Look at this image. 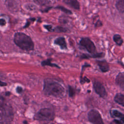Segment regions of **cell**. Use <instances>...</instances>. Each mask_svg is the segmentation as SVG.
Masks as SVG:
<instances>
[{
    "label": "cell",
    "instance_id": "cell-8",
    "mask_svg": "<svg viewBox=\"0 0 124 124\" xmlns=\"http://www.w3.org/2000/svg\"><path fill=\"white\" fill-rule=\"evenodd\" d=\"M63 2L71 8L75 10H79L80 4L78 0H62Z\"/></svg>",
    "mask_w": 124,
    "mask_h": 124
},
{
    "label": "cell",
    "instance_id": "cell-16",
    "mask_svg": "<svg viewBox=\"0 0 124 124\" xmlns=\"http://www.w3.org/2000/svg\"><path fill=\"white\" fill-rule=\"evenodd\" d=\"M117 9L121 13L124 12V0H118L116 3Z\"/></svg>",
    "mask_w": 124,
    "mask_h": 124
},
{
    "label": "cell",
    "instance_id": "cell-9",
    "mask_svg": "<svg viewBox=\"0 0 124 124\" xmlns=\"http://www.w3.org/2000/svg\"><path fill=\"white\" fill-rule=\"evenodd\" d=\"M54 43L59 46L62 49H66L67 48L65 39L63 37H59L57 38L54 40Z\"/></svg>",
    "mask_w": 124,
    "mask_h": 124
},
{
    "label": "cell",
    "instance_id": "cell-14",
    "mask_svg": "<svg viewBox=\"0 0 124 124\" xmlns=\"http://www.w3.org/2000/svg\"><path fill=\"white\" fill-rule=\"evenodd\" d=\"M104 55H105V54L103 52L95 53L92 54V55L84 54L81 56V58L82 59H89L90 58H102V57H103Z\"/></svg>",
    "mask_w": 124,
    "mask_h": 124
},
{
    "label": "cell",
    "instance_id": "cell-15",
    "mask_svg": "<svg viewBox=\"0 0 124 124\" xmlns=\"http://www.w3.org/2000/svg\"><path fill=\"white\" fill-rule=\"evenodd\" d=\"M113 40L114 42L118 46H121L123 43V39L119 34H115L113 35Z\"/></svg>",
    "mask_w": 124,
    "mask_h": 124
},
{
    "label": "cell",
    "instance_id": "cell-18",
    "mask_svg": "<svg viewBox=\"0 0 124 124\" xmlns=\"http://www.w3.org/2000/svg\"><path fill=\"white\" fill-rule=\"evenodd\" d=\"M55 9H59L61 11H62V12H64V13H65L67 15H72V12L71 11H70V10L65 8L63 6H57L56 7H55Z\"/></svg>",
    "mask_w": 124,
    "mask_h": 124
},
{
    "label": "cell",
    "instance_id": "cell-28",
    "mask_svg": "<svg viewBox=\"0 0 124 124\" xmlns=\"http://www.w3.org/2000/svg\"><path fill=\"white\" fill-rule=\"evenodd\" d=\"M102 25V22L101 21H100V20H98L97 22L96 23L95 25V27H100Z\"/></svg>",
    "mask_w": 124,
    "mask_h": 124
},
{
    "label": "cell",
    "instance_id": "cell-26",
    "mask_svg": "<svg viewBox=\"0 0 124 124\" xmlns=\"http://www.w3.org/2000/svg\"><path fill=\"white\" fill-rule=\"evenodd\" d=\"M16 91L18 93H21L23 92V89L21 87L17 86L16 88Z\"/></svg>",
    "mask_w": 124,
    "mask_h": 124
},
{
    "label": "cell",
    "instance_id": "cell-30",
    "mask_svg": "<svg viewBox=\"0 0 124 124\" xmlns=\"http://www.w3.org/2000/svg\"><path fill=\"white\" fill-rule=\"evenodd\" d=\"M23 124H28V122H27V121H26V120L24 121H23Z\"/></svg>",
    "mask_w": 124,
    "mask_h": 124
},
{
    "label": "cell",
    "instance_id": "cell-6",
    "mask_svg": "<svg viewBox=\"0 0 124 124\" xmlns=\"http://www.w3.org/2000/svg\"><path fill=\"white\" fill-rule=\"evenodd\" d=\"M79 45L84 47L86 50L91 54L95 53L96 47L93 42L88 37L82 38L79 41Z\"/></svg>",
    "mask_w": 124,
    "mask_h": 124
},
{
    "label": "cell",
    "instance_id": "cell-21",
    "mask_svg": "<svg viewBox=\"0 0 124 124\" xmlns=\"http://www.w3.org/2000/svg\"><path fill=\"white\" fill-rule=\"evenodd\" d=\"M68 91H69V96L71 97H73L76 93V91L74 88L71 87V86H69L68 87Z\"/></svg>",
    "mask_w": 124,
    "mask_h": 124
},
{
    "label": "cell",
    "instance_id": "cell-20",
    "mask_svg": "<svg viewBox=\"0 0 124 124\" xmlns=\"http://www.w3.org/2000/svg\"><path fill=\"white\" fill-rule=\"evenodd\" d=\"M68 30L66 28L61 26H57L54 29V31H56L58 32H66Z\"/></svg>",
    "mask_w": 124,
    "mask_h": 124
},
{
    "label": "cell",
    "instance_id": "cell-19",
    "mask_svg": "<svg viewBox=\"0 0 124 124\" xmlns=\"http://www.w3.org/2000/svg\"><path fill=\"white\" fill-rule=\"evenodd\" d=\"M4 1L7 6L10 8L13 9V7H16V3L15 4V1L14 0H4Z\"/></svg>",
    "mask_w": 124,
    "mask_h": 124
},
{
    "label": "cell",
    "instance_id": "cell-23",
    "mask_svg": "<svg viewBox=\"0 0 124 124\" xmlns=\"http://www.w3.org/2000/svg\"><path fill=\"white\" fill-rule=\"evenodd\" d=\"M44 27L48 31H54V29L53 28V27L50 25H44Z\"/></svg>",
    "mask_w": 124,
    "mask_h": 124
},
{
    "label": "cell",
    "instance_id": "cell-12",
    "mask_svg": "<svg viewBox=\"0 0 124 124\" xmlns=\"http://www.w3.org/2000/svg\"><path fill=\"white\" fill-rule=\"evenodd\" d=\"M114 101L121 105L122 107H124V95L121 93H117L114 98Z\"/></svg>",
    "mask_w": 124,
    "mask_h": 124
},
{
    "label": "cell",
    "instance_id": "cell-17",
    "mask_svg": "<svg viewBox=\"0 0 124 124\" xmlns=\"http://www.w3.org/2000/svg\"><path fill=\"white\" fill-rule=\"evenodd\" d=\"M51 59H48L47 60H44L43 62H41V65L42 66H50L51 67H57L58 68H60V67L59 66H58L57 64H55V63H51Z\"/></svg>",
    "mask_w": 124,
    "mask_h": 124
},
{
    "label": "cell",
    "instance_id": "cell-11",
    "mask_svg": "<svg viewBox=\"0 0 124 124\" xmlns=\"http://www.w3.org/2000/svg\"><path fill=\"white\" fill-rule=\"evenodd\" d=\"M116 84L120 87L122 89L124 88V72L119 73L115 79Z\"/></svg>",
    "mask_w": 124,
    "mask_h": 124
},
{
    "label": "cell",
    "instance_id": "cell-5",
    "mask_svg": "<svg viewBox=\"0 0 124 124\" xmlns=\"http://www.w3.org/2000/svg\"><path fill=\"white\" fill-rule=\"evenodd\" d=\"M88 118L89 121L93 124H104L101 115L97 110H91L88 113Z\"/></svg>",
    "mask_w": 124,
    "mask_h": 124
},
{
    "label": "cell",
    "instance_id": "cell-7",
    "mask_svg": "<svg viewBox=\"0 0 124 124\" xmlns=\"http://www.w3.org/2000/svg\"><path fill=\"white\" fill-rule=\"evenodd\" d=\"M93 87L95 93L101 97L105 99L107 96V93L104 85L100 82L96 81L93 84Z\"/></svg>",
    "mask_w": 124,
    "mask_h": 124
},
{
    "label": "cell",
    "instance_id": "cell-3",
    "mask_svg": "<svg viewBox=\"0 0 124 124\" xmlns=\"http://www.w3.org/2000/svg\"><path fill=\"white\" fill-rule=\"evenodd\" d=\"M14 41L17 46L23 50L31 51L34 49V45L32 39L23 32H16L14 35Z\"/></svg>",
    "mask_w": 124,
    "mask_h": 124
},
{
    "label": "cell",
    "instance_id": "cell-25",
    "mask_svg": "<svg viewBox=\"0 0 124 124\" xmlns=\"http://www.w3.org/2000/svg\"><path fill=\"white\" fill-rule=\"evenodd\" d=\"M113 122L116 124H124V121H122L121 120H117V119L114 120Z\"/></svg>",
    "mask_w": 124,
    "mask_h": 124
},
{
    "label": "cell",
    "instance_id": "cell-27",
    "mask_svg": "<svg viewBox=\"0 0 124 124\" xmlns=\"http://www.w3.org/2000/svg\"><path fill=\"white\" fill-rule=\"evenodd\" d=\"M6 24V21L3 19V18H1L0 19V25L1 26H5Z\"/></svg>",
    "mask_w": 124,
    "mask_h": 124
},
{
    "label": "cell",
    "instance_id": "cell-1",
    "mask_svg": "<svg viewBox=\"0 0 124 124\" xmlns=\"http://www.w3.org/2000/svg\"><path fill=\"white\" fill-rule=\"evenodd\" d=\"M43 91L46 94L56 97H62L65 93L64 88L61 84L50 79L44 80Z\"/></svg>",
    "mask_w": 124,
    "mask_h": 124
},
{
    "label": "cell",
    "instance_id": "cell-29",
    "mask_svg": "<svg viewBox=\"0 0 124 124\" xmlns=\"http://www.w3.org/2000/svg\"><path fill=\"white\" fill-rule=\"evenodd\" d=\"M7 85V83L4 82H2L0 80V86H5Z\"/></svg>",
    "mask_w": 124,
    "mask_h": 124
},
{
    "label": "cell",
    "instance_id": "cell-24",
    "mask_svg": "<svg viewBox=\"0 0 124 124\" xmlns=\"http://www.w3.org/2000/svg\"><path fill=\"white\" fill-rule=\"evenodd\" d=\"M90 82V80L86 77H84L83 78H81V79H80V83H81V84H84L85 82L89 83Z\"/></svg>",
    "mask_w": 124,
    "mask_h": 124
},
{
    "label": "cell",
    "instance_id": "cell-13",
    "mask_svg": "<svg viewBox=\"0 0 124 124\" xmlns=\"http://www.w3.org/2000/svg\"><path fill=\"white\" fill-rule=\"evenodd\" d=\"M110 114L111 116L113 118H119L120 120L124 121V114L118 111V110H111L110 111Z\"/></svg>",
    "mask_w": 124,
    "mask_h": 124
},
{
    "label": "cell",
    "instance_id": "cell-22",
    "mask_svg": "<svg viewBox=\"0 0 124 124\" xmlns=\"http://www.w3.org/2000/svg\"><path fill=\"white\" fill-rule=\"evenodd\" d=\"M34 1L38 4L41 5H46V3H47L48 2V0H34Z\"/></svg>",
    "mask_w": 124,
    "mask_h": 124
},
{
    "label": "cell",
    "instance_id": "cell-2",
    "mask_svg": "<svg viewBox=\"0 0 124 124\" xmlns=\"http://www.w3.org/2000/svg\"><path fill=\"white\" fill-rule=\"evenodd\" d=\"M14 118L13 109L7 103L5 98L0 96V124H11Z\"/></svg>",
    "mask_w": 124,
    "mask_h": 124
},
{
    "label": "cell",
    "instance_id": "cell-10",
    "mask_svg": "<svg viewBox=\"0 0 124 124\" xmlns=\"http://www.w3.org/2000/svg\"><path fill=\"white\" fill-rule=\"evenodd\" d=\"M97 63L102 72H107L109 70L108 63L105 61H97Z\"/></svg>",
    "mask_w": 124,
    "mask_h": 124
},
{
    "label": "cell",
    "instance_id": "cell-4",
    "mask_svg": "<svg viewBox=\"0 0 124 124\" xmlns=\"http://www.w3.org/2000/svg\"><path fill=\"white\" fill-rule=\"evenodd\" d=\"M54 111L50 108H43L40 109L34 115V119L40 121L50 122L54 120Z\"/></svg>",
    "mask_w": 124,
    "mask_h": 124
},
{
    "label": "cell",
    "instance_id": "cell-31",
    "mask_svg": "<svg viewBox=\"0 0 124 124\" xmlns=\"http://www.w3.org/2000/svg\"><path fill=\"white\" fill-rule=\"evenodd\" d=\"M10 92H6V93H5L6 95H10Z\"/></svg>",
    "mask_w": 124,
    "mask_h": 124
}]
</instances>
